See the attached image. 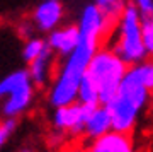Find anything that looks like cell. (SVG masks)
Here are the masks:
<instances>
[{"instance_id": "12", "label": "cell", "mask_w": 153, "mask_h": 152, "mask_svg": "<svg viewBox=\"0 0 153 152\" xmlns=\"http://www.w3.org/2000/svg\"><path fill=\"white\" fill-rule=\"evenodd\" d=\"M31 79H29L27 70H16L5 75L2 81H0V99H5L10 93H14L16 89H19L24 84H29Z\"/></svg>"}, {"instance_id": "15", "label": "cell", "mask_w": 153, "mask_h": 152, "mask_svg": "<svg viewBox=\"0 0 153 152\" xmlns=\"http://www.w3.org/2000/svg\"><path fill=\"white\" fill-rule=\"evenodd\" d=\"M95 5L104 12L111 21L116 22L126 4H124V0H95Z\"/></svg>"}, {"instance_id": "8", "label": "cell", "mask_w": 153, "mask_h": 152, "mask_svg": "<svg viewBox=\"0 0 153 152\" xmlns=\"http://www.w3.org/2000/svg\"><path fill=\"white\" fill-rule=\"evenodd\" d=\"M34 99V86L33 82L24 84L19 89H16L14 93H10L4 99L2 104V113L5 118H17L19 114H22L24 111H27L29 106L33 104Z\"/></svg>"}, {"instance_id": "18", "label": "cell", "mask_w": 153, "mask_h": 152, "mask_svg": "<svg viewBox=\"0 0 153 152\" xmlns=\"http://www.w3.org/2000/svg\"><path fill=\"white\" fill-rule=\"evenodd\" d=\"M17 128V120L16 118H5L4 121H0V149L4 147L9 137L16 132Z\"/></svg>"}, {"instance_id": "3", "label": "cell", "mask_w": 153, "mask_h": 152, "mask_svg": "<svg viewBox=\"0 0 153 152\" xmlns=\"http://www.w3.org/2000/svg\"><path fill=\"white\" fill-rule=\"evenodd\" d=\"M116 38L109 46L128 67L146 60V51L141 39V16L134 4H126L117 17Z\"/></svg>"}, {"instance_id": "9", "label": "cell", "mask_w": 153, "mask_h": 152, "mask_svg": "<svg viewBox=\"0 0 153 152\" xmlns=\"http://www.w3.org/2000/svg\"><path fill=\"white\" fill-rule=\"evenodd\" d=\"M112 130V123H111V114L104 104H97L90 109L87 116L85 126H83V140H94L97 137H102L104 133Z\"/></svg>"}, {"instance_id": "6", "label": "cell", "mask_w": 153, "mask_h": 152, "mask_svg": "<svg viewBox=\"0 0 153 152\" xmlns=\"http://www.w3.org/2000/svg\"><path fill=\"white\" fill-rule=\"evenodd\" d=\"M87 152H138L131 133L111 130L85 144Z\"/></svg>"}, {"instance_id": "14", "label": "cell", "mask_w": 153, "mask_h": 152, "mask_svg": "<svg viewBox=\"0 0 153 152\" xmlns=\"http://www.w3.org/2000/svg\"><path fill=\"white\" fill-rule=\"evenodd\" d=\"M141 39L146 51V56H153V14L152 16H141Z\"/></svg>"}, {"instance_id": "16", "label": "cell", "mask_w": 153, "mask_h": 152, "mask_svg": "<svg viewBox=\"0 0 153 152\" xmlns=\"http://www.w3.org/2000/svg\"><path fill=\"white\" fill-rule=\"evenodd\" d=\"M133 67H134L138 77L145 84V87L153 94V62L152 60H143L141 63H136Z\"/></svg>"}, {"instance_id": "5", "label": "cell", "mask_w": 153, "mask_h": 152, "mask_svg": "<svg viewBox=\"0 0 153 152\" xmlns=\"http://www.w3.org/2000/svg\"><path fill=\"white\" fill-rule=\"evenodd\" d=\"M92 108L94 106H85L78 101L55 108V113L51 116V126L56 132V135L83 138V126Z\"/></svg>"}, {"instance_id": "11", "label": "cell", "mask_w": 153, "mask_h": 152, "mask_svg": "<svg viewBox=\"0 0 153 152\" xmlns=\"http://www.w3.org/2000/svg\"><path fill=\"white\" fill-rule=\"evenodd\" d=\"M63 17V7L58 0H43V4H39L38 9L34 11V24L41 31H53L60 24Z\"/></svg>"}, {"instance_id": "1", "label": "cell", "mask_w": 153, "mask_h": 152, "mask_svg": "<svg viewBox=\"0 0 153 152\" xmlns=\"http://www.w3.org/2000/svg\"><path fill=\"white\" fill-rule=\"evenodd\" d=\"M111 21L95 4H90L83 9L78 22V44L58 67L55 77L51 79L48 93V101L53 108L75 103L78 84L92 55L102 46V41L111 33Z\"/></svg>"}, {"instance_id": "13", "label": "cell", "mask_w": 153, "mask_h": 152, "mask_svg": "<svg viewBox=\"0 0 153 152\" xmlns=\"http://www.w3.org/2000/svg\"><path fill=\"white\" fill-rule=\"evenodd\" d=\"M76 101L85 104V106H97L99 103V93L97 87L94 86V82L83 74L82 81L78 84V91H76Z\"/></svg>"}, {"instance_id": "19", "label": "cell", "mask_w": 153, "mask_h": 152, "mask_svg": "<svg viewBox=\"0 0 153 152\" xmlns=\"http://www.w3.org/2000/svg\"><path fill=\"white\" fill-rule=\"evenodd\" d=\"M134 7L140 16H152L153 14V0H134Z\"/></svg>"}, {"instance_id": "10", "label": "cell", "mask_w": 153, "mask_h": 152, "mask_svg": "<svg viewBox=\"0 0 153 152\" xmlns=\"http://www.w3.org/2000/svg\"><path fill=\"white\" fill-rule=\"evenodd\" d=\"M53 60H55V53L51 51L49 46H46L43 53L38 55L33 62H29L27 74L33 86L43 87L53 79V75H55L53 74Z\"/></svg>"}, {"instance_id": "4", "label": "cell", "mask_w": 153, "mask_h": 152, "mask_svg": "<svg viewBox=\"0 0 153 152\" xmlns=\"http://www.w3.org/2000/svg\"><path fill=\"white\" fill-rule=\"evenodd\" d=\"M126 70H128V65L109 46H100L92 55L87 70H85V75L97 87L100 104H107L112 99Z\"/></svg>"}, {"instance_id": "20", "label": "cell", "mask_w": 153, "mask_h": 152, "mask_svg": "<svg viewBox=\"0 0 153 152\" xmlns=\"http://www.w3.org/2000/svg\"><path fill=\"white\" fill-rule=\"evenodd\" d=\"M65 152H87V149H85V144H83V145L71 147V149H68V150H65Z\"/></svg>"}, {"instance_id": "7", "label": "cell", "mask_w": 153, "mask_h": 152, "mask_svg": "<svg viewBox=\"0 0 153 152\" xmlns=\"http://www.w3.org/2000/svg\"><path fill=\"white\" fill-rule=\"evenodd\" d=\"M49 33L51 34L48 36L46 43L51 48V51L56 53L58 56H61V58H66L78 44V38H80L78 26L70 24V26L60 27V29H53Z\"/></svg>"}, {"instance_id": "21", "label": "cell", "mask_w": 153, "mask_h": 152, "mask_svg": "<svg viewBox=\"0 0 153 152\" xmlns=\"http://www.w3.org/2000/svg\"><path fill=\"white\" fill-rule=\"evenodd\" d=\"M17 152H34V149H31V147H21Z\"/></svg>"}, {"instance_id": "17", "label": "cell", "mask_w": 153, "mask_h": 152, "mask_svg": "<svg viewBox=\"0 0 153 152\" xmlns=\"http://www.w3.org/2000/svg\"><path fill=\"white\" fill-rule=\"evenodd\" d=\"M48 46V43L44 41V39L41 38H33L29 39L27 43L24 44V50H22V56H24V60L26 62H33L38 55H41L44 51V48Z\"/></svg>"}, {"instance_id": "2", "label": "cell", "mask_w": 153, "mask_h": 152, "mask_svg": "<svg viewBox=\"0 0 153 152\" xmlns=\"http://www.w3.org/2000/svg\"><path fill=\"white\" fill-rule=\"evenodd\" d=\"M152 93L148 91L134 67H128L116 94L107 104H104L111 114L112 130L131 133L136 128L143 109L146 108Z\"/></svg>"}]
</instances>
